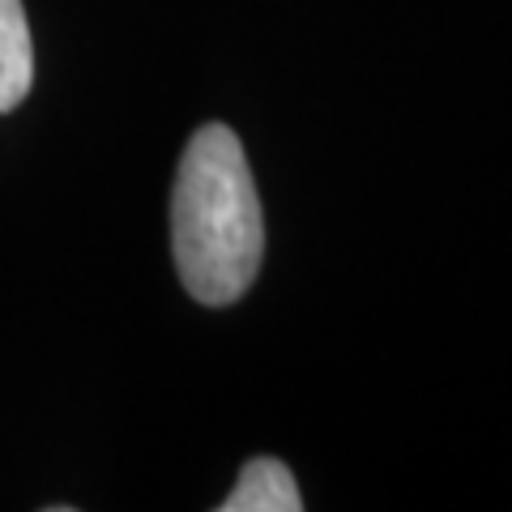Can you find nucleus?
I'll return each mask as SVG.
<instances>
[{
    "label": "nucleus",
    "mask_w": 512,
    "mask_h": 512,
    "mask_svg": "<svg viewBox=\"0 0 512 512\" xmlns=\"http://www.w3.org/2000/svg\"><path fill=\"white\" fill-rule=\"evenodd\" d=\"M171 248L184 291L210 308L235 303L261 269V197L248 154L227 124L197 128L180 158L171 197Z\"/></svg>",
    "instance_id": "1"
},
{
    "label": "nucleus",
    "mask_w": 512,
    "mask_h": 512,
    "mask_svg": "<svg viewBox=\"0 0 512 512\" xmlns=\"http://www.w3.org/2000/svg\"><path fill=\"white\" fill-rule=\"evenodd\" d=\"M35 82V47L22 0H0V111H13Z\"/></svg>",
    "instance_id": "3"
},
{
    "label": "nucleus",
    "mask_w": 512,
    "mask_h": 512,
    "mask_svg": "<svg viewBox=\"0 0 512 512\" xmlns=\"http://www.w3.org/2000/svg\"><path fill=\"white\" fill-rule=\"evenodd\" d=\"M222 512H299V487L295 474L278 457H256L239 470L231 495L218 504Z\"/></svg>",
    "instance_id": "2"
}]
</instances>
